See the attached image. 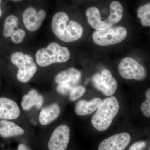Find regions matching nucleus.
I'll return each instance as SVG.
<instances>
[{
  "label": "nucleus",
  "instance_id": "7",
  "mask_svg": "<svg viewBox=\"0 0 150 150\" xmlns=\"http://www.w3.org/2000/svg\"><path fill=\"white\" fill-rule=\"evenodd\" d=\"M92 81L94 87L107 96L114 94L118 88L117 81L112 77L111 72L106 69L103 70L101 74H94Z\"/></svg>",
  "mask_w": 150,
  "mask_h": 150
},
{
  "label": "nucleus",
  "instance_id": "10",
  "mask_svg": "<svg viewBox=\"0 0 150 150\" xmlns=\"http://www.w3.org/2000/svg\"><path fill=\"white\" fill-rule=\"evenodd\" d=\"M130 134L121 133L108 137L101 142L98 150H124L131 141Z\"/></svg>",
  "mask_w": 150,
  "mask_h": 150
},
{
  "label": "nucleus",
  "instance_id": "1",
  "mask_svg": "<svg viewBox=\"0 0 150 150\" xmlns=\"http://www.w3.org/2000/svg\"><path fill=\"white\" fill-rule=\"evenodd\" d=\"M51 28L56 37L67 43L79 40L83 32L81 25L75 21H69L68 15L63 12H59L54 15Z\"/></svg>",
  "mask_w": 150,
  "mask_h": 150
},
{
  "label": "nucleus",
  "instance_id": "21",
  "mask_svg": "<svg viewBox=\"0 0 150 150\" xmlns=\"http://www.w3.org/2000/svg\"><path fill=\"white\" fill-rule=\"evenodd\" d=\"M85 91L86 89L83 86H74L69 94V99L71 101H75L82 96Z\"/></svg>",
  "mask_w": 150,
  "mask_h": 150
},
{
  "label": "nucleus",
  "instance_id": "22",
  "mask_svg": "<svg viewBox=\"0 0 150 150\" xmlns=\"http://www.w3.org/2000/svg\"><path fill=\"white\" fill-rule=\"evenodd\" d=\"M146 99L141 105V110L144 116L150 118V88L146 91Z\"/></svg>",
  "mask_w": 150,
  "mask_h": 150
},
{
  "label": "nucleus",
  "instance_id": "19",
  "mask_svg": "<svg viewBox=\"0 0 150 150\" xmlns=\"http://www.w3.org/2000/svg\"><path fill=\"white\" fill-rule=\"evenodd\" d=\"M19 20L17 17L14 15H10L6 19L4 23L3 35L5 38L11 37L18 28Z\"/></svg>",
  "mask_w": 150,
  "mask_h": 150
},
{
  "label": "nucleus",
  "instance_id": "4",
  "mask_svg": "<svg viewBox=\"0 0 150 150\" xmlns=\"http://www.w3.org/2000/svg\"><path fill=\"white\" fill-rule=\"evenodd\" d=\"M11 60L18 68L17 78L21 82H28L37 72V66L29 55L21 52H15L11 55Z\"/></svg>",
  "mask_w": 150,
  "mask_h": 150
},
{
  "label": "nucleus",
  "instance_id": "26",
  "mask_svg": "<svg viewBox=\"0 0 150 150\" xmlns=\"http://www.w3.org/2000/svg\"><path fill=\"white\" fill-rule=\"evenodd\" d=\"M18 150H30V149L26 145L21 144L18 146Z\"/></svg>",
  "mask_w": 150,
  "mask_h": 150
},
{
  "label": "nucleus",
  "instance_id": "8",
  "mask_svg": "<svg viewBox=\"0 0 150 150\" xmlns=\"http://www.w3.org/2000/svg\"><path fill=\"white\" fill-rule=\"evenodd\" d=\"M70 139L69 127L65 124L59 125L54 130L49 139L48 150H67Z\"/></svg>",
  "mask_w": 150,
  "mask_h": 150
},
{
  "label": "nucleus",
  "instance_id": "24",
  "mask_svg": "<svg viewBox=\"0 0 150 150\" xmlns=\"http://www.w3.org/2000/svg\"><path fill=\"white\" fill-rule=\"evenodd\" d=\"M73 86H74L69 83L60 84L57 86L56 91L60 94L66 96L69 94Z\"/></svg>",
  "mask_w": 150,
  "mask_h": 150
},
{
  "label": "nucleus",
  "instance_id": "13",
  "mask_svg": "<svg viewBox=\"0 0 150 150\" xmlns=\"http://www.w3.org/2000/svg\"><path fill=\"white\" fill-rule=\"evenodd\" d=\"M86 15L89 24L96 30H102L112 27L105 20H102L98 9L91 7L86 11Z\"/></svg>",
  "mask_w": 150,
  "mask_h": 150
},
{
  "label": "nucleus",
  "instance_id": "18",
  "mask_svg": "<svg viewBox=\"0 0 150 150\" xmlns=\"http://www.w3.org/2000/svg\"><path fill=\"white\" fill-rule=\"evenodd\" d=\"M110 14L105 21L112 26L119 22L123 17V6L119 2L114 1L110 4Z\"/></svg>",
  "mask_w": 150,
  "mask_h": 150
},
{
  "label": "nucleus",
  "instance_id": "17",
  "mask_svg": "<svg viewBox=\"0 0 150 150\" xmlns=\"http://www.w3.org/2000/svg\"><path fill=\"white\" fill-rule=\"evenodd\" d=\"M24 130L18 125L10 121H0V136L3 138L21 136L24 134Z\"/></svg>",
  "mask_w": 150,
  "mask_h": 150
},
{
  "label": "nucleus",
  "instance_id": "14",
  "mask_svg": "<svg viewBox=\"0 0 150 150\" xmlns=\"http://www.w3.org/2000/svg\"><path fill=\"white\" fill-rule=\"evenodd\" d=\"M102 101L101 98H94L89 101L84 100H79L75 105V112L79 116L89 115L99 108Z\"/></svg>",
  "mask_w": 150,
  "mask_h": 150
},
{
  "label": "nucleus",
  "instance_id": "15",
  "mask_svg": "<svg viewBox=\"0 0 150 150\" xmlns=\"http://www.w3.org/2000/svg\"><path fill=\"white\" fill-rule=\"evenodd\" d=\"M81 76V74L79 71L74 68H70L56 75L55 81L58 84L69 83L74 86L79 82Z\"/></svg>",
  "mask_w": 150,
  "mask_h": 150
},
{
  "label": "nucleus",
  "instance_id": "6",
  "mask_svg": "<svg viewBox=\"0 0 150 150\" xmlns=\"http://www.w3.org/2000/svg\"><path fill=\"white\" fill-rule=\"evenodd\" d=\"M118 69L121 76L127 80L140 81L144 79L146 76L145 67L131 57L122 59L118 65Z\"/></svg>",
  "mask_w": 150,
  "mask_h": 150
},
{
  "label": "nucleus",
  "instance_id": "23",
  "mask_svg": "<svg viewBox=\"0 0 150 150\" xmlns=\"http://www.w3.org/2000/svg\"><path fill=\"white\" fill-rule=\"evenodd\" d=\"M25 36V31L21 28H17L11 36L12 41L16 44L21 43Z\"/></svg>",
  "mask_w": 150,
  "mask_h": 150
},
{
  "label": "nucleus",
  "instance_id": "20",
  "mask_svg": "<svg viewBox=\"0 0 150 150\" xmlns=\"http://www.w3.org/2000/svg\"><path fill=\"white\" fill-rule=\"evenodd\" d=\"M137 16L141 20V24L143 26L150 27V2L138 8Z\"/></svg>",
  "mask_w": 150,
  "mask_h": 150
},
{
  "label": "nucleus",
  "instance_id": "2",
  "mask_svg": "<svg viewBox=\"0 0 150 150\" xmlns=\"http://www.w3.org/2000/svg\"><path fill=\"white\" fill-rule=\"evenodd\" d=\"M119 109V103L115 97H109L103 100L92 117L91 122L94 128L99 131L107 130Z\"/></svg>",
  "mask_w": 150,
  "mask_h": 150
},
{
  "label": "nucleus",
  "instance_id": "29",
  "mask_svg": "<svg viewBox=\"0 0 150 150\" xmlns=\"http://www.w3.org/2000/svg\"><path fill=\"white\" fill-rule=\"evenodd\" d=\"M149 150H150V147L149 148Z\"/></svg>",
  "mask_w": 150,
  "mask_h": 150
},
{
  "label": "nucleus",
  "instance_id": "5",
  "mask_svg": "<svg viewBox=\"0 0 150 150\" xmlns=\"http://www.w3.org/2000/svg\"><path fill=\"white\" fill-rule=\"evenodd\" d=\"M127 31L122 26L111 27L102 30H96L92 35L93 40L97 45L102 46L117 44L126 38Z\"/></svg>",
  "mask_w": 150,
  "mask_h": 150
},
{
  "label": "nucleus",
  "instance_id": "12",
  "mask_svg": "<svg viewBox=\"0 0 150 150\" xmlns=\"http://www.w3.org/2000/svg\"><path fill=\"white\" fill-rule=\"evenodd\" d=\"M61 113V108L57 103H53L44 108L39 114L38 120L42 126L51 124L59 117Z\"/></svg>",
  "mask_w": 150,
  "mask_h": 150
},
{
  "label": "nucleus",
  "instance_id": "3",
  "mask_svg": "<svg viewBox=\"0 0 150 150\" xmlns=\"http://www.w3.org/2000/svg\"><path fill=\"white\" fill-rule=\"evenodd\" d=\"M69 49L55 42L50 43L46 48L39 49L35 54L37 64L40 67H46L55 63H63L69 59Z\"/></svg>",
  "mask_w": 150,
  "mask_h": 150
},
{
  "label": "nucleus",
  "instance_id": "27",
  "mask_svg": "<svg viewBox=\"0 0 150 150\" xmlns=\"http://www.w3.org/2000/svg\"><path fill=\"white\" fill-rule=\"evenodd\" d=\"M1 0H0V5H1ZM2 15V11L1 9V6H0V17Z\"/></svg>",
  "mask_w": 150,
  "mask_h": 150
},
{
  "label": "nucleus",
  "instance_id": "16",
  "mask_svg": "<svg viewBox=\"0 0 150 150\" xmlns=\"http://www.w3.org/2000/svg\"><path fill=\"white\" fill-rule=\"evenodd\" d=\"M43 102V96L39 95L37 91L32 89L23 96L21 103V107L24 110H30L34 106L38 109H40Z\"/></svg>",
  "mask_w": 150,
  "mask_h": 150
},
{
  "label": "nucleus",
  "instance_id": "28",
  "mask_svg": "<svg viewBox=\"0 0 150 150\" xmlns=\"http://www.w3.org/2000/svg\"><path fill=\"white\" fill-rule=\"evenodd\" d=\"M12 1H16V2H19L21 1V0H12Z\"/></svg>",
  "mask_w": 150,
  "mask_h": 150
},
{
  "label": "nucleus",
  "instance_id": "11",
  "mask_svg": "<svg viewBox=\"0 0 150 150\" xmlns=\"http://www.w3.org/2000/svg\"><path fill=\"white\" fill-rule=\"evenodd\" d=\"M20 115V110L15 101L7 98H0V119L13 120Z\"/></svg>",
  "mask_w": 150,
  "mask_h": 150
},
{
  "label": "nucleus",
  "instance_id": "25",
  "mask_svg": "<svg viewBox=\"0 0 150 150\" xmlns=\"http://www.w3.org/2000/svg\"><path fill=\"white\" fill-rule=\"evenodd\" d=\"M146 146V142L144 141H139L131 145L129 150H143Z\"/></svg>",
  "mask_w": 150,
  "mask_h": 150
},
{
  "label": "nucleus",
  "instance_id": "9",
  "mask_svg": "<svg viewBox=\"0 0 150 150\" xmlns=\"http://www.w3.org/2000/svg\"><path fill=\"white\" fill-rule=\"evenodd\" d=\"M46 15V11L43 10L37 11L32 7L28 8L23 14L25 26L31 32L36 31L41 26Z\"/></svg>",
  "mask_w": 150,
  "mask_h": 150
}]
</instances>
